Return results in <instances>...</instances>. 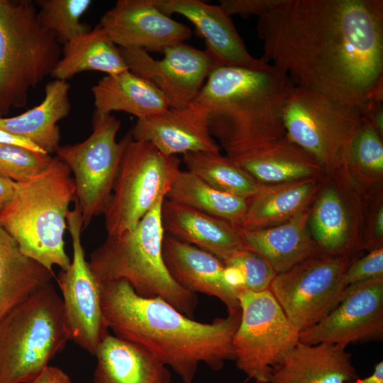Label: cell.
<instances>
[{"label": "cell", "instance_id": "1", "mask_svg": "<svg viewBox=\"0 0 383 383\" xmlns=\"http://www.w3.org/2000/svg\"><path fill=\"white\" fill-rule=\"evenodd\" d=\"M257 33L295 87L362 113L383 84L382 0H283Z\"/></svg>", "mask_w": 383, "mask_h": 383}, {"label": "cell", "instance_id": "2", "mask_svg": "<svg viewBox=\"0 0 383 383\" xmlns=\"http://www.w3.org/2000/svg\"><path fill=\"white\" fill-rule=\"evenodd\" d=\"M101 308L114 335L135 343L192 383L199 365L214 371L235 360L233 337L241 309L211 323L194 321L160 297L138 295L123 279L99 282Z\"/></svg>", "mask_w": 383, "mask_h": 383}, {"label": "cell", "instance_id": "3", "mask_svg": "<svg viewBox=\"0 0 383 383\" xmlns=\"http://www.w3.org/2000/svg\"><path fill=\"white\" fill-rule=\"evenodd\" d=\"M294 88L283 70L269 63L218 66L195 100L209 109L211 133L231 157L286 135L284 113Z\"/></svg>", "mask_w": 383, "mask_h": 383}, {"label": "cell", "instance_id": "4", "mask_svg": "<svg viewBox=\"0 0 383 383\" xmlns=\"http://www.w3.org/2000/svg\"><path fill=\"white\" fill-rule=\"evenodd\" d=\"M70 174L62 160L52 157L41 173L17 183L13 199L0 213V223L23 253L50 271L55 265L66 270L71 263L63 239L76 192Z\"/></svg>", "mask_w": 383, "mask_h": 383}, {"label": "cell", "instance_id": "5", "mask_svg": "<svg viewBox=\"0 0 383 383\" xmlns=\"http://www.w3.org/2000/svg\"><path fill=\"white\" fill-rule=\"evenodd\" d=\"M163 201L131 231L108 235L90 254L88 262L99 282L126 280L138 295L160 297L193 318L198 305L197 295L184 289L173 279L163 260Z\"/></svg>", "mask_w": 383, "mask_h": 383}, {"label": "cell", "instance_id": "6", "mask_svg": "<svg viewBox=\"0 0 383 383\" xmlns=\"http://www.w3.org/2000/svg\"><path fill=\"white\" fill-rule=\"evenodd\" d=\"M68 340L62 300L51 282L0 321V383H31Z\"/></svg>", "mask_w": 383, "mask_h": 383}, {"label": "cell", "instance_id": "7", "mask_svg": "<svg viewBox=\"0 0 383 383\" xmlns=\"http://www.w3.org/2000/svg\"><path fill=\"white\" fill-rule=\"evenodd\" d=\"M61 55L32 1L0 0V116L26 107L30 89L51 75Z\"/></svg>", "mask_w": 383, "mask_h": 383}, {"label": "cell", "instance_id": "8", "mask_svg": "<svg viewBox=\"0 0 383 383\" xmlns=\"http://www.w3.org/2000/svg\"><path fill=\"white\" fill-rule=\"evenodd\" d=\"M109 205L105 211L108 235L129 231L168 192L180 169L177 155H166L151 143L133 138L129 131Z\"/></svg>", "mask_w": 383, "mask_h": 383}, {"label": "cell", "instance_id": "9", "mask_svg": "<svg viewBox=\"0 0 383 383\" xmlns=\"http://www.w3.org/2000/svg\"><path fill=\"white\" fill-rule=\"evenodd\" d=\"M362 123L361 112L298 87L284 113L286 135L328 173L346 172L352 143Z\"/></svg>", "mask_w": 383, "mask_h": 383}, {"label": "cell", "instance_id": "10", "mask_svg": "<svg viewBox=\"0 0 383 383\" xmlns=\"http://www.w3.org/2000/svg\"><path fill=\"white\" fill-rule=\"evenodd\" d=\"M241 317L233 337L236 367L255 383H269L272 372L299 342L269 289L238 293Z\"/></svg>", "mask_w": 383, "mask_h": 383}, {"label": "cell", "instance_id": "11", "mask_svg": "<svg viewBox=\"0 0 383 383\" xmlns=\"http://www.w3.org/2000/svg\"><path fill=\"white\" fill-rule=\"evenodd\" d=\"M92 132L84 141L60 146L57 157L74 174L83 229L109 205L122 157L125 138L116 141L121 121L93 111Z\"/></svg>", "mask_w": 383, "mask_h": 383}, {"label": "cell", "instance_id": "12", "mask_svg": "<svg viewBox=\"0 0 383 383\" xmlns=\"http://www.w3.org/2000/svg\"><path fill=\"white\" fill-rule=\"evenodd\" d=\"M350 263L349 256L318 252L275 276L269 290L299 332L325 318L343 299L348 288L343 277Z\"/></svg>", "mask_w": 383, "mask_h": 383}, {"label": "cell", "instance_id": "13", "mask_svg": "<svg viewBox=\"0 0 383 383\" xmlns=\"http://www.w3.org/2000/svg\"><path fill=\"white\" fill-rule=\"evenodd\" d=\"M67 215L73 256L70 265L55 279L62 292L65 323L70 340L91 355L109 333L101 308V286L85 259L82 244V220L79 204Z\"/></svg>", "mask_w": 383, "mask_h": 383}, {"label": "cell", "instance_id": "14", "mask_svg": "<svg viewBox=\"0 0 383 383\" xmlns=\"http://www.w3.org/2000/svg\"><path fill=\"white\" fill-rule=\"evenodd\" d=\"M119 50L128 70L153 84L165 95L170 108L195 100L210 72L218 67L205 50L185 43L165 48L161 60L139 48Z\"/></svg>", "mask_w": 383, "mask_h": 383}, {"label": "cell", "instance_id": "15", "mask_svg": "<svg viewBox=\"0 0 383 383\" xmlns=\"http://www.w3.org/2000/svg\"><path fill=\"white\" fill-rule=\"evenodd\" d=\"M383 277L349 285L338 305L314 326L300 332L306 344L338 345L382 340Z\"/></svg>", "mask_w": 383, "mask_h": 383}, {"label": "cell", "instance_id": "16", "mask_svg": "<svg viewBox=\"0 0 383 383\" xmlns=\"http://www.w3.org/2000/svg\"><path fill=\"white\" fill-rule=\"evenodd\" d=\"M99 24L118 48L163 52L184 43L192 30L160 11L154 0H118Z\"/></svg>", "mask_w": 383, "mask_h": 383}, {"label": "cell", "instance_id": "17", "mask_svg": "<svg viewBox=\"0 0 383 383\" xmlns=\"http://www.w3.org/2000/svg\"><path fill=\"white\" fill-rule=\"evenodd\" d=\"M135 140L147 141L166 155L220 153L209 126V111L197 101L138 119L130 130Z\"/></svg>", "mask_w": 383, "mask_h": 383}, {"label": "cell", "instance_id": "18", "mask_svg": "<svg viewBox=\"0 0 383 383\" xmlns=\"http://www.w3.org/2000/svg\"><path fill=\"white\" fill-rule=\"evenodd\" d=\"M165 14L177 13L192 22L203 38L205 50L218 66L258 68L266 63L248 52L231 16L221 6L200 0H154Z\"/></svg>", "mask_w": 383, "mask_h": 383}, {"label": "cell", "instance_id": "19", "mask_svg": "<svg viewBox=\"0 0 383 383\" xmlns=\"http://www.w3.org/2000/svg\"><path fill=\"white\" fill-rule=\"evenodd\" d=\"M162 255L171 277L182 288L216 297L228 313L240 310L239 292L227 281L226 266L216 256L168 235Z\"/></svg>", "mask_w": 383, "mask_h": 383}, {"label": "cell", "instance_id": "20", "mask_svg": "<svg viewBox=\"0 0 383 383\" xmlns=\"http://www.w3.org/2000/svg\"><path fill=\"white\" fill-rule=\"evenodd\" d=\"M161 219L167 235L211 253L223 264L247 248L235 226L188 206L165 199Z\"/></svg>", "mask_w": 383, "mask_h": 383}, {"label": "cell", "instance_id": "21", "mask_svg": "<svg viewBox=\"0 0 383 383\" xmlns=\"http://www.w3.org/2000/svg\"><path fill=\"white\" fill-rule=\"evenodd\" d=\"M357 378L346 348L299 341L274 368L269 383H345Z\"/></svg>", "mask_w": 383, "mask_h": 383}, {"label": "cell", "instance_id": "22", "mask_svg": "<svg viewBox=\"0 0 383 383\" xmlns=\"http://www.w3.org/2000/svg\"><path fill=\"white\" fill-rule=\"evenodd\" d=\"M93 383H172L167 366L144 348L109 333L94 355Z\"/></svg>", "mask_w": 383, "mask_h": 383}, {"label": "cell", "instance_id": "23", "mask_svg": "<svg viewBox=\"0 0 383 383\" xmlns=\"http://www.w3.org/2000/svg\"><path fill=\"white\" fill-rule=\"evenodd\" d=\"M228 158L264 184L318 178L324 172L316 160L286 135Z\"/></svg>", "mask_w": 383, "mask_h": 383}, {"label": "cell", "instance_id": "24", "mask_svg": "<svg viewBox=\"0 0 383 383\" xmlns=\"http://www.w3.org/2000/svg\"><path fill=\"white\" fill-rule=\"evenodd\" d=\"M310 211L309 209L270 228L238 229L245 247L264 258L278 274L320 252L309 230Z\"/></svg>", "mask_w": 383, "mask_h": 383}, {"label": "cell", "instance_id": "25", "mask_svg": "<svg viewBox=\"0 0 383 383\" xmlns=\"http://www.w3.org/2000/svg\"><path fill=\"white\" fill-rule=\"evenodd\" d=\"M318 187V178L261 184L257 193L248 199L246 211L236 228L255 231L282 224L309 209Z\"/></svg>", "mask_w": 383, "mask_h": 383}, {"label": "cell", "instance_id": "26", "mask_svg": "<svg viewBox=\"0 0 383 383\" xmlns=\"http://www.w3.org/2000/svg\"><path fill=\"white\" fill-rule=\"evenodd\" d=\"M69 90L67 81H50L40 104L18 116H0V129L28 138L49 155L56 152L60 141L57 123L71 110Z\"/></svg>", "mask_w": 383, "mask_h": 383}, {"label": "cell", "instance_id": "27", "mask_svg": "<svg viewBox=\"0 0 383 383\" xmlns=\"http://www.w3.org/2000/svg\"><path fill=\"white\" fill-rule=\"evenodd\" d=\"M91 91L94 111L100 115L124 111L140 119L170 108L165 95L153 84L129 70L105 76L91 88Z\"/></svg>", "mask_w": 383, "mask_h": 383}, {"label": "cell", "instance_id": "28", "mask_svg": "<svg viewBox=\"0 0 383 383\" xmlns=\"http://www.w3.org/2000/svg\"><path fill=\"white\" fill-rule=\"evenodd\" d=\"M53 278V271L23 253L0 223V321Z\"/></svg>", "mask_w": 383, "mask_h": 383}, {"label": "cell", "instance_id": "29", "mask_svg": "<svg viewBox=\"0 0 383 383\" xmlns=\"http://www.w3.org/2000/svg\"><path fill=\"white\" fill-rule=\"evenodd\" d=\"M128 68L119 48L109 38L99 23L66 43L62 55L51 73L55 79L67 81L87 71H97L113 75Z\"/></svg>", "mask_w": 383, "mask_h": 383}, {"label": "cell", "instance_id": "30", "mask_svg": "<svg viewBox=\"0 0 383 383\" xmlns=\"http://www.w3.org/2000/svg\"><path fill=\"white\" fill-rule=\"evenodd\" d=\"M165 199L223 219L235 227L248 206V199L220 191L181 169L174 173Z\"/></svg>", "mask_w": 383, "mask_h": 383}, {"label": "cell", "instance_id": "31", "mask_svg": "<svg viewBox=\"0 0 383 383\" xmlns=\"http://www.w3.org/2000/svg\"><path fill=\"white\" fill-rule=\"evenodd\" d=\"M348 219L337 191L331 186L326 187L318 195L309 217L310 233L320 252L349 256Z\"/></svg>", "mask_w": 383, "mask_h": 383}, {"label": "cell", "instance_id": "32", "mask_svg": "<svg viewBox=\"0 0 383 383\" xmlns=\"http://www.w3.org/2000/svg\"><path fill=\"white\" fill-rule=\"evenodd\" d=\"M187 170L213 187L223 192L248 199L258 191L261 184L221 153L206 152L183 155Z\"/></svg>", "mask_w": 383, "mask_h": 383}, {"label": "cell", "instance_id": "33", "mask_svg": "<svg viewBox=\"0 0 383 383\" xmlns=\"http://www.w3.org/2000/svg\"><path fill=\"white\" fill-rule=\"evenodd\" d=\"M38 16L41 25L53 32L60 44L65 45L77 35L91 30L79 21L90 7L91 0H38Z\"/></svg>", "mask_w": 383, "mask_h": 383}, {"label": "cell", "instance_id": "34", "mask_svg": "<svg viewBox=\"0 0 383 383\" xmlns=\"http://www.w3.org/2000/svg\"><path fill=\"white\" fill-rule=\"evenodd\" d=\"M382 137L363 119L351 145L346 172L359 174L367 180L380 179L383 174Z\"/></svg>", "mask_w": 383, "mask_h": 383}, {"label": "cell", "instance_id": "35", "mask_svg": "<svg viewBox=\"0 0 383 383\" xmlns=\"http://www.w3.org/2000/svg\"><path fill=\"white\" fill-rule=\"evenodd\" d=\"M52 158L47 153L0 144V177L17 183L28 181L44 171Z\"/></svg>", "mask_w": 383, "mask_h": 383}, {"label": "cell", "instance_id": "36", "mask_svg": "<svg viewBox=\"0 0 383 383\" xmlns=\"http://www.w3.org/2000/svg\"><path fill=\"white\" fill-rule=\"evenodd\" d=\"M233 266L242 272L244 289L259 292L269 289L277 275L270 265L256 252L245 248L224 263Z\"/></svg>", "mask_w": 383, "mask_h": 383}, {"label": "cell", "instance_id": "37", "mask_svg": "<svg viewBox=\"0 0 383 383\" xmlns=\"http://www.w3.org/2000/svg\"><path fill=\"white\" fill-rule=\"evenodd\" d=\"M383 277V248L371 250L370 252L350 263L347 267L343 280L348 287L368 279Z\"/></svg>", "mask_w": 383, "mask_h": 383}, {"label": "cell", "instance_id": "38", "mask_svg": "<svg viewBox=\"0 0 383 383\" xmlns=\"http://www.w3.org/2000/svg\"><path fill=\"white\" fill-rule=\"evenodd\" d=\"M283 0H221L219 6L229 16L256 15L259 17L277 7Z\"/></svg>", "mask_w": 383, "mask_h": 383}, {"label": "cell", "instance_id": "39", "mask_svg": "<svg viewBox=\"0 0 383 383\" xmlns=\"http://www.w3.org/2000/svg\"><path fill=\"white\" fill-rule=\"evenodd\" d=\"M0 144L19 147L34 152L46 153L40 147L28 138L2 129H0Z\"/></svg>", "mask_w": 383, "mask_h": 383}, {"label": "cell", "instance_id": "40", "mask_svg": "<svg viewBox=\"0 0 383 383\" xmlns=\"http://www.w3.org/2000/svg\"><path fill=\"white\" fill-rule=\"evenodd\" d=\"M31 383H72V382L62 370L48 365Z\"/></svg>", "mask_w": 383, "mask_h": 383}, {"label": "cell", "instance_id": "41", "mask_svg": "<svg viewBox=\"0 0 383 383\" xmlns=\"http://www.w3.org/2000/svg\"><path fill=\"white\" fill-rule=\"evenodd\" d=\"M16 184L17 182L10 179L0 177V213L13 199Z\"/></svg>", "mask_w": 383, "mask_h": 383}, {"label": "cell", "instance_id": "42", "mask_svg": "<svg viewBox=\"0 0 383 383\" xmlns=\"http://www.w3.org/2000/svg\"><path fill=\"white\" fill-rule=\"evenodd\" d=\"M345 383H383V362L380 361L374 366L372 374L364 379L357 378Z\"/></svg>", "mask_w": 383, "mask_h": 383}, {"label": "cell", "instance_id": "43", "mask_svg": "<svg viewBox=\"0 0 383 383\" xmlns=\"http://www.w3.org/2000/svg\"><path fill=\"white\" fill-rule=\"evenodd\" d=\"M374 235L379 241H382L383 237V208H379L374 217Z\"/></svg>", "mask_w": 383, "mask_h": 383}]
</instances>
